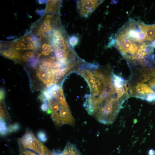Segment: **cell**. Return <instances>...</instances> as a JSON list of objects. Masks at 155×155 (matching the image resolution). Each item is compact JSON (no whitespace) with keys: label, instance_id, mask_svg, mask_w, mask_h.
I'll return each mask as SVG.
<instances>
[{"label":"cell","instance_id":"cell-8","mask_svg":"<svg viewBox=\"0 0 155 155\" xmlns=\"http://www.w3.org/2000/svg\"><path fill=\"white\" fill-rule=\"evenodd\" d=\"M142 29L146 35V40L152 42L155 40V24L147 25L142 23Z\"/></svg>","mask_w":155,"mask_h":155},{"label":"cell","instance_id":"cell-15","mask_svg":"<svg viewBox=\"0 0 155 155\" xmlns=\"http://www.w3.org/2000/svg\"><path fill=\"white\" fill-rule=\"evenodd\" d=\"M38 139L42 142H46L47 140V137L45 132L42 131H39L37 133Z\"/></svg>","mask_w":155,"mask_h":155},{"label":"cell","instance_id":"cell-14","mask_svg":"<svg viewBox=\"0 0 155 155\" xmlns=\"http://www.w3.org/2000/svg\"><path fill=\"white\" fill-rule=\"evenodd\" d=\"M6 122L3 120L0 119L1 133L2 135L5 134L8 131V129L6 125Z\"/></svg>","mask_w":155,"mask_h":155},{"label":"cell","instance_id":"cell-1","mask_svg":"<svg viewBox=\"0 0 155 155\" xmlns=\"http://www.w3.org/2000/svg\"><path fill=\"white\" fill-rule=\"evenodd\" d=\"M112 75L92 71L84 77L91 93L87 96L84 106L89 115L101 123L106 125L114 122L122 104L129 97L126 93L117 92Z\"/></svg>","mask_w":155,"mask_h":155},{"label":"cell","instance_id":"cell-25","mask_svg":"<svg viewBox=\"0 0 155 155\" xmlns=\"http://www.w3.org/2000/svg\"><path fill=\"white\" fill-rule=\"evenodd\" d=\"M154 101H155V94H154Z\"/></svg>","mask_w":155,"mask_h":155},{"label":"cell","instance_id":"cell-10","mask_svg":"<svg viewBox=\"0 0 155 155\" xmlns=\"http://www.w3.org/2000/svg\"><path fill=\"white\" fill-rule=\"evenodd\" d=\"M58 155H80V154L74 144L68 142L63 152Z\"/></svg>","mask_w":155,"mask_h":155},{"label":"cell","instance_id":"cell-24","mask_svg":"<svg viewBox=\"0 0 155 155\" xmlns=\"http://www.w3.org/2000/svg\"><path fill=\"white\" fill-rule=\"evenodd\" d=\"M151 46L153 48H155V40H154L151 44Z\"/></svg>","mask_w":155,"mask_h":155},{"label":"cell","instance_id":"cell-13","mask_svg":"<svg viewBox=\"0 0 155 155\" xmlns=\"http://www.w3.org/2000/svg\"><path fill=\"white\" fill-rule=\"evenodd\" d=\"M79 41V39L78 37L75 35L70 36L68 39L69 43L72 47H74L77 45Z\"/></svg>","mask_w":155,"mask_h":155},{"label":"cell","instance_id":"cell-22","mask_svg":"<svg viewBox=\"0 0 155 155\" xmlns=\"http://www.w3.org/2000/svg\"><path fill=\"white\" fill-rule=\"evenodd\" d=\"M148 155H155V150L153 149L150 150L149 151Z\"/></svg>","mask_w":155,"mask_h":155},{"label":"cell","instance_id":"cell-18","mask_svg":"<svg viewBox=\"0 0 155 155\" xmlns=\"http://www.w3.org/2000/svg\"><path fill=\"white\" fill-rule=\"evenodd\" d=\"M19 126L17 123H15L10 126L9 127V131L10 132L16 131L19 129Z\"/></svg>","mask_w":155,"mask_h":155},{"label":"cell","instance_id":"cell-20","mask_svg":"<svg viewBox=\"0 0 155 155\" xmlns=\"http://www.w3.org/2000/svg\"><path fill=\"white\" fill-rule=\"evenodd\" d=\"M41 108L42 111H46V112L50 110L49 105L45 103H43L41 106Z\"/></svg>","mask_w":155,"mask_h":155},{"label":"cell","instance_id":"cell-7","mask_svg":"<svg viewBox=\"0 0 155 155\" xmlns=\"http://www.w3.org/2000/svg\"><path fill=\"white\" fill-rule=\"evenodd\" d=\"M33 42H32L31 38L28 37L23 38L14 44V49L16 50L32 49L34 46Z\"/></svg>","mask_w":155,"mask_h":155},{"label":"cell","instance_id":"cell-16","mask_svg":"<svg viewBox=\"0 0 155 155\" xmlns=\"http://www.w3.org/2000/svg\"><path fill=\"white\" fill-rule=\"evenodd\" d=\"M29 65L31 67L35 68L37 66L38 63V59L37 57H34L29 59Z\"/></svg>","mask_w":155,"mask_h":155},{"label":"cell","instance_id":"cell-12","mask_svg":"<svg viewBox=\"0 0 155 155\" xmlns=\"http://www.w3.org/2000/svg\"><path fill=\"white\" fill-rule=\"evenodd\" d=\"M42 50L41 54L45 56L49 55L53 51L51 45L45 43L42 45Z\"/></svg>","mask_w":155,"mask_h":155},{"label":"cell","instance_id":"cell-19","mask_svg":"<svg viewBox=\"0 0 155 155\" xmlns=\"http://www.w3.org/2000/svg\"><path fill=\"white\" fill-rule=\"evenodd\" d=\"M145 100L149 101L152 102L154 100V94H149L146 97Z\"/></svg>","mask_w":155,"mask_h":155},{"label":"cell","instance_id":"cell-21","mask_svg":"<svg viewBox=\"0 0 155 155\" xmlns=\"http://www.w3.org/2000/svg\"><path fill=\"white\" fill-rule=\"evenodd\" d=\"M5 93L3 90L2 89L0 90V100H2L4 98Z\"/></svg>","mask_w":155,"mask_h":155},{"label":"cell","instance_id":"cell-17","mask_svg":"<svg viewBox=\"0 0 155 155\" xmlns=\"http://www.w3.org/2000/svg\"><path fill=\"white\" fill-rule=\"evenodd\" d=\"M34 57V54L32 52H26L22 56L24 61H27Z\"/></svg>","mask_w":155,"mask_h":155},{"label":"cell","instance_id":"cell-11","mask_svg":"<svg viewBox=\"0 0 155 155\" xmlns=\"http://www.w3.org/2000/svg\"><path fill=\"white\" fill-rule=\"evenodd\" d=\"M61 1L59 0H48L46 12L56 13L58 12Z\"/></svg>","mask_w":155,"mask_h":155},{"label":"cell","instance_id":"cell-23","mask_svg":"<svg viewBox=\"0 0 155 155\" xmlns=\"http://www.w3.org/2000/svg\"><path fill=\"white\" fill-rule=\"evenodd\" d=\"M46 0H39L38 1V2L40 4L44 3H46L47 2Z\"/></svg>","mask_w":155,"mask_h":155},{"label":"cell","instance_id":"cell-4","mask_svg":"<svg viewBox=\"0 0 155 155\" xmlns=\"http://www.w3.org/2000/svg\"><path fill=\"white\" fill-rule=\"evenodd\" d=\"M102 0H79L77 7L80 15L82 17H88L102 2Z\"/></svg>","mask_w":155,"mask_h":155},{"label":"cell","instance_id":"cell-3","mask_svg":"<svg viewBox=\"0 0 155 155\" xmlns=\"http://www.w3.org/2000/svg\"><path fill=\"white\" fill-rule=\"evenodd\" d=\"M18 143L20 155H54L29 130L18 140Z\"/></svg>","mask_w":155,"mask_h":155},{"label":"cell","instance_id":"cell-6","mask_svg":"<svg viewBox=\"0 0 155 155\" xmlns=\"http://www.w3.org/2000/svg\"><path fill=\"white\" fill-rule=\"evenodd\" d=\"M135 91L138 94L136 96L145 99L146 96L149 94H154L152 90L147 84L142 83L137 84L135 87Z\"/></svg>","mask_w":155,"mask_h":155},{"label":"cell","instance_id":"cell-9","mask_svg":"<svg viewBox=\"0 0 155 155\" xmlns=\"http://www.w3.org/2000/svg\"><path fill=\"white\" fill-rule=\"evenodd\" d=\"M1 53L3 56L15 61H19L22 58V56L19 52L12 48L2 51Z\"/></svg>","mask_w":155,"mask_h":155},{"label":"cell","instance_id":"cell-2","mask_svg":"<svg viewBox=\"0 0 155 155\" xmlns=\"http://www.w3.org/2000/svg\"><path fill=\"white\" fill-rule=\"evenodd\" d=\"M48 89L52 95L51 98L47 100L52 119L55 125L58 127L64 124L73 125L75 120L66 101L62 88L59 85H56Z\"/></svg>","mask_w":155,"mask_h":155},{"label":"cell","instance_id":"cell-5","mask_svg":"<svg viewBox=\"0 0 155 155\" xmlns=\"http://www.w3.org/2000/svg\"><path fill=\"white\" fill-rule=\"evenodd\" d=\"M36 72L38 78L46 85L47 87L51 86L52 74L49 70L39 67L37 69Z\"/></svg>","mask_w":155,"mask_h":155}]
</instances>
